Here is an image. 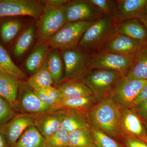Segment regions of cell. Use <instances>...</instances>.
<instances>
[{
  "label": "cell",
  "mask_w": 147,
  "mask_h": 147,
  "mask_svg": "<svg viewBox=\"0 0 147 147\" xmlns=\"http://www.w3.org/2000/svg\"><path fill=\"white\" fill-rule=\"evenodd\" d=\"M122 110L108 97L98 102L87 113L91 127L97 129L118 141L122 137Z\"/></svg>",
  "instance_id": "cell-1"
},
{
  "label": "cell",
  "mask_w": 147,
  "mask_h": 147,
  "mask_svg": "<svg viewBox=\"0 0 147 147\" xmlns=\"http://www.w3.org/2000/svg\"><path fill=\"white\" fill-rule=\"evenodd\" d=\"M117 33L113 17L102 15L87 29L78 46L91 52L100 50Z\"/></svg>",
  "instance_id": "cell-2"
},
{
  "label": "cell",
  "mask_w": 147,
  "mask_h": 147,
  "mask_svg": "<svg viewBox=\"0 0 147 147\" xmlns=\"http://www.w3.org/2000/svg\"><path fill=\"white\" fill-rule=\"evenodd\" d=\"M122 76L115 70L92 69L89 70L79 80L90 89L99 102L109 96L117 82Z\"/></svg>",
  "instance_id": "cell-3"
},
{
  "label": "cell",
  "mask_w": 147,
  "mask_h": 147,
  "mask_svg": "<svg viewBox=\"0 0 147 147\" xmlns=\"http://www.w3.org/2000/svg\"><path fill=\"white\" fill-rule=\"evenodd\" d=\"M134 56H126L102 50L92 51L89 59V69L115 70L125 76L134 62Z\"/></svg>",
  "instance_id": "cell-4"
},
{
  "label": "cell",
  "mask_w": 147,
  "mask_h": 147,
  "mask_svg": "<svg viewBox=\"0 0 147 147\" xmlns=\"http://www.w3.org/2000/svg\"><path fill=\"white\" fill-rule=\"evenodd\" d=\"M94 21L67 23L48 40L54 49L65 50L79 46L84 34Z\"/></svg>",
  "instance_id": "cell-5"
},
{
  "label": "cell",
  "mask_w": 147,
  "mask_h": 147,
  "mask_svg": "<svg viewBox=\"0 0 147 147\" xmlns=\"http://www.w3.org/2000/svg\"><path fill=\"white\" fill-rule=\"evenodd\" d=\"M147 82L146 80L129 79L122 76L117 82L108 97L117 103L122 111L131 109L135 99Z\"/></svg>",
  "instance_id": "cell-6"
},
{
  "label": "cell",
  "mask_w": 147,
  "mask_h": 147,
  "mask_svg": "<svg viewBox=\"0 0 147 147\" xmlns=\"http://www.w3.org/2000/svg\"><path fill=\"white\" fill-rule=\"evenodd\" d=\"M66 5L61 7L44 5L38 23V40L39 43L48 41L66 24Z\"/></svg>",
  "instance_id": "cell-7"
},
{
  "label": "cell",
  "mask_w": 147,
  "mask_h": 147,
  "mask_svg": "<svg viewBox=\"0 0 147 147\" xmlns=\"http://www.w3.org/2000/svg\"><path fill=\"white\" fill-rule=\"evenodd\" d=\"M91 53V51L79 46L63 50L62 53L64 67L63 82L79 80L86 74L89 70L88 63Z\"/></svg>",
  "instance_id": "cell-8"
},
{
  "label": "cell",
  "mask_w": 147,
  "mask_h": 147,
  "mask_svg": "<svg viewBox=\"0 0 147 147\" xmlns=\"http://www.w3.org/2000/svg\"><path fill=\"white\" fill-rule=\"evenodd\" d=\"M13 108L17 114H39L52 111L53 106L44 104L40 100L27 82L20 81Z\"/></svg>",
  "instance_id": "cell-9"
},
{
  "label": "cell",
  "mask_w": 147,
  "mask_h": 147,
  "mask_svg": "<svg viewBox=\"0 0 147 147\" xmlns=\"http://www.w3.org/2000/svg\"><path fill=\"white\" fill-rule=\"evenodd\" d=\"M44 5L32 0H0V17L28 16L39 18Z\"/></svg>",
  "instance_id": "cell-10"
},
{
  "label": "cell",
  "mask_w": 147,
  "mask_h": 147,
  "mask_svg": "<svg viewBox=\"0 0 147 147\" xmlns=\"http://www.w3.org/2000/svg\"><path fill=\"white\" fill-rule=\"evenodd\" d=\"M37 115L17 114L8 122L0 127V131L5 137L9 147H13L24 131L34 125Z\"/></svg>",
  "instance_id": "cell-11"
},
{
  "label": "cell",
  "mask_w": 147,
  "mask_h": 147,
  "mask_svg": "<svg viewBox=\"0 0 147 147\" xmlns=\"http://www.w3.org/2000/svg\"><path fill=\"white\" fill-rule=\"evenodd\" d=\"M147 9V0H117L113 9V19L117 23L139 18Z\"/></svg>",
  "instance_id": "cell-12"
},
{
  "label": "cell",
  "mask_w": 147,
  "mask_h": 147,
  "mask_svg": "<svg viewBox=\"0 0 147 147\" xmlns=\"http://www.w3.org/2000/svg\"><path fill=\"white\" fill-rule=\"evenodd\" d=\"M65 14L67 23L94 21L103 15L86 0L69 1L66 5Z\"/></svg>",
  "instance_id": "cell-13"
},
{
  "label": "cell",
  "mask_w": 147,
  "mask_h": 147,
  "mask_svg": "<svg viewBox=\"0 0 147 147\" xmlns=\"http://www.w3.org/2000/svg\"><path fill=\"white\" fill-rule=\"evenodd\" d=\"M121 127L122 137L138 138L147 143L146 131L144 123L133 109L122 110Z\"/></svg>",
  "instance_id": "cell-14"
},
{
  "label": "cell",
  "mask_w": 147,
  "mask_h": 147,
  "mask_svg": "<svg viewBox=\"0 0 147 147\" xmlns=\"http://www.w3.org/2000/svg\"><path fill=\"white\" fill-rule=\"evenodd\" d=\"M65 116L64 110L38 114L34 126L46 139L61 128Z\"/></svg>",
  "instance_id": "cell-15"
},
{
  "label": "cell",
  "mask_w": 147,
  "mask_h": 147,
  "mask_svg": "<svg viewBox=\"0 0 147 147\" xmlns=\"http://www.w3.org/2000/svg\"><path fill=\"white\" fill-rule=\"evenodd\" d=\"M144 46L125 35L117 33L100 50L126 56H134Z\"/></svg>",
  "instance_id": "cell-16"
},
{
  "label": "cell",
  "mask_w": 147,
  "mask_h": 147,
  "mask_svg": "<svg viewBox=\"0 0 147 147\" xmlns=\"http://www.w3.org/2000/svg\"><path fill=\"white\" fill-rule=\"evenodd\" d=\"M117 33L125 35L143 46L147 44V31L140 20L134 18L116 24Z\"/></svg>",
  "instance_id": "cell-17"
},
{
  "label": "cell",
  "mask_w": 147,
  "mask_h": 147,
  "mask_svg": "<svg viewBox=\"0 0 147 147\" xmlns=\"http://www.w3.org/2000/svg\"><path fill=\"white\" fill-rule=\"evenodd\" d=\"M64 110L65 116L61 127L69 132L78 129L91 128L87 113L72 109Z\"/></svg>",
  "instance_id": "cell-18"
},
{
  "label": "cell",
  "mask_w": 147,
  "mask_h": 147,
  "mask_svg": "<svg viewBox=\"0 0 147 147\" xmlns=\"http://www.w3.org/2000/svg\"><path fill=\"white\" fill-rule=\"evenodd\" d=\"M98 103L94 95L83 97H64L60 102L53 106L52 111L72 109L88 113Z\"/></svg>",
  "instance_id": "cell-19"
},
{
  "label": "cell",
  "mask_w": 147,
  "mask_h": 147,
  "mask_svg": "<svg viewBox=\"0 0 147 147\" xmlns=\"http://www.w3.org/2000/svg\"><path fill=\"white\" fill-rule=\"evenodd\" d=\"M64 97H86L93 95L90 89L80 80H68L59 85L57 88Z\"/></svg>",
  "instance_id": "cell-20"
},
{
  "label": "cell",
  "mask_w": 147,
  "mask_h": 147,
  "mask_svg": "<svg viewBox=\"0 0 147 147\" xmlns=\"http://www.w3.org/2000/svg\"><path fill=\"white\" fill-rule=\"evenodd\" d=\"M19 80L3 72L0 74V96L13 106L18 96Z\"/></svg>",
  "instance_id": "cell-21"
},
{
  "label": "cell",
  "mask_w": 147,
  "mask_h": 147,
  "mask_svg": "<svg viewBox=\"0 0 147 147\" xmlns=\"http://www.w3.org/2000/svg\"><path fill=\"white\" fill-rule=\"evenodd\" d=\"M45 62L54 83L58 85L62 83L64 79V67L62 58L57 49L47 53Z\"/></svg>",
  "instance_id": "cell-22"
},
{
  "label": "cell",
  "mask_w": 147,
  "mask_h": 147,
  "mask_svg": "<svg viewBox=\"0 0 147 147\" xmlns=\"http://www.w3.org/2000/svg\"><path fill=\"white\" fill-rule=\"evenodd\" d=\"M125 76L129 79L147 80V44L135 55L133 65Z\"/></svg>",
  "instance_id": "cell-23"
},
{
  "label": "cell",
  "mask_w": 147,
  "mask_h": 147,
  "mask_svg": "<svg viewBox=\"0 0 147 147\" xmlns=\"http://www.w3.org/2000/svg\"><path fill=\"white\" fill-rule=\"evenodd\" d=\"M0 72L9 74L19 81H24L27 75L13 63L9 54L0 42Z\"/></svg>",
  "instance_id": "cell-24"
},
{
  "label": "cell",
  "mask_w": 147,
  "mask_h": 147,
  "mask_svg": "<svg viewBox=\"0 0 147 147\" xmlns=\"http://www.w3.org/2000/svg\"><path fill=\"white\" fill-rule=\"evenodd\" d=\"M45 139L32 125L24 131L12 147H45Z\"/></svg>",
  "instance_id": "cell-25"
},
{
  "label": "cell",
  "mask_w": 147,
  "mask_h": 147,
  "mask_svg": "<svg viewBox=\"0 0 147 147\" xmlns=\"http://www.w3.org/2000/svg\"><path fill=\"white\" fill-rule=\"evenodd\" d=\"M47 51V45L39 43L27 59L25 66L32 75L38 71L45 62Z\"/></svg>",
  "instance_id": "cell-26"
},
{
  "label": "cell",
  "mask_w": 147,
  "mask_h": 147,
  "mask_svg": "<svg viewBox=\"0 0 147 147\" xmlns=\"http://www.w3.org/2000/svg\"><path fill=\"white\" fill-rule=\"evenodd\" d=\"M29 85L34 90H39L52 86L54 84L45 61L41 68L27 79Z\"/></svg>",
  "instance_id": "cell-27"
},
{
  "label": "cell",
  "mask_w": 147,
  "mask_h": 147,
  "mask_svg": "<svg viewBox=\"0 0 147 147\" xmlns=\"http://www.w3.org/2000/svg\"><path fill=\"white\" fill-rule=\"evenodd\" d=\"M69 147H96L91 128L69 132Z\"/></svg>",
  "instance_id": "cell-28"
},
{
  "label": "cell",
  "mask_w": 147,
  "mask_h": 147,
  "mask_svg": "<svg viewBox=\"0 0 147 147\" xmlns=\"http://www.w3.org/2000/svg\"><path fill=\"white\" fill-rule=\"evenodd\" d=\"M35 35V29L34 26L28 27L18 38L13 49L15 57H22L31 46Z\"/></svg>",
  "instance_id": "cell-29"
},
{
  "label": "cell",
  "mask_w": 147,
  "mask_h": 147,
  "mask_svg": "<svg viewBox=\"0 0 147 147\" xmlns=\"http://www.w3.org/2000/svg\"><path fill=\"white\" fill-rule=\"evenodd\" d=\"M22 23L16 20H11L4 22L0 26V36L5 44L9 43L16 36L21 30Z\"/></svg>",
  "instance_id": "cell-30"
},
{
  "label": "cell",
  "mask_w": 147,
  "mask_h": 147,
  "mask_svg": "<svg viewBox=\"0 0 147 147\" xmlns=\"http://www.w3.org/2000/svg\"><path fill=\"white\" fill-rule=\"evenodd\" d=\"M69 132L61 127L45 139V147H69Z\"/></svg>",
  "instance_id": "cell-31"
},
{
  "label": "cell",
  "mask_w": 147,
  "mask_h": 147,
  "mask_svg": "<svg viewBox=\"0 0 147 147\" xmlns=\"http://www.w3.org/2000/svg\"><path fill=\"white\" fill-rule=\"evenodd\" d=\"M91 128L96 147H123L118 141L102 131L94 127Z\"/></svg>",
  "instance_id": "cell-32"
},
{
  "label": "cell",
  "mask_w": 147,
  "mask_h": 147,
  "mask_svg": "<svg viewBox=\"0 0 147 147\" xmlns=\"http://www.w3.org/2000/svg\"><path fill=\"white\" fill-rule=\"evenodd\" d=\"M16 114L13 106L0 96V127L8 122Z\"/></svg>",
  "instance_id": "cell-33"
},
{
  "label": "cell",
  "mask_w": 147,
  "mask_h": 147,
  "mask_svg": "<svg viewBox=\"0 0 147 147\" xmlns=\"http://www.w3.org/2000/svg\"><path fill=\"white\" fill-rule=\"evenodd\" d=\"M93 7L103 15L112 16L115 1L114 0H86ZM113 17V16H112Z\"/></svg>",
  "instance_id": "cell-34"
},
{
  "label": "cell",
  "mask_w": 147,
  "mask_h": 147,
  "mask_svg": "<svg viewBox=\"0 0 147 147\" xmlns=\"http://www.w3.org/2000/svg\"><path fill=\"white\" fill-rule=\"evenodd\" d=\"M118 141L123 147H147V143L134 137H122Z\"/></svg>",
  "instance_id": "cell-35"
},
{
  "label": "cell",
  "mask_w": 147,
  "mask_h": 147,
  "mask_svg": "<svg viewBox=\"0 0 147 147\" xmlns=\"http://www.w3.org/2000/svg\"><path fill=\"white\" fill-rule=\"evenodd\" d=\"M133 109L144 123L147 122V99L134 106Z\"/></svg>",
  "instance_id": "cell-36"
},
{
  "label": "cell",
  "mask_w": 147,
  "mask_h": 147,
  "mask_svg": "<svg viewBox=\"0 0 147 147\" xmlns=\"http://www.w3.org/2000/svg\"><path fill=\"white\" fill-rule=\"evenodd\" d=\"M43 90L49 98L55 101L56 105L60 102L64 98L62 94L57 88L50 86Z\"/></svg>",
  "instance_id": "cell-37"
},
{
  "label": "cell",
  "mask_w": 147,
  "mask_h": 147,
  "mask_svg": "<svg viewBox=\"0 0 147 147\" xmlns=\"http://www.w3.org/2000/svg\"><path fill=\"white\" fill-rule=\"evenodd\" d=\"M69 1L66 0H47L42 1L43 4L55 7H61L66 5Z\"/></svg>",
  "instance_id": "cell-38"
},
{
  "label": "cell",
  "mask_w": 147,
  "mask_h": 147,
  "mask_svg": "<svg viewBox=\"0 0 147 147\" xmlns=\"http://www.w3.org/2000/svg\"><path fill=\"white\" fill-rule=\"evenodd\" d=\"M147 99V82L141 90L137 98L135 99L134 103V107L135 105Z\"/></svg>",
  "instance_id": "cell-39"
},
{
  "label": "cell",
  "mask_w": 147,
  "mask_h": 147,
  "mask_svg": "<svg viewBox=\"0 0 147 147\" xmlns=\"http://www.w3.org/2000/svg\"><path fill=\"white\" fill-rule=\"evenodd\" d=\"M138 19L142 22L147 31V9L142 13Z\"/></svg>",
  "instance_id": "cell-40"
},
{
  "label": "cell",
  "mask_w": 147,
  "mask_h": 147,
  "mask_svg": "<svg viewBox=\"0 0 147 147\" xmlns=\"http://www.w3.org/2000/svg\"><path fill=\"white\" fill-rule=\"evenodd\" d=\"M0 147H9L5 137L1 131H0Z\"/></svg>",
  "instance_id": "cell-41"
},
{
  "label": "cell",
  "mask_w": 147,
  "mask_h": 147,
  "mask_svg": "<svg viewBox=\"0 0 147 147\" xmlns=\"http://www.w3.org/2000/svg\"><path fill=\"white\" fill-rule=\"evenodd\" d=\"M145 127H146V131L147 136V122L144 123Z\"/></svg>",
  "instance_id": "cell-42"
},
{
  "label": "cell",
  "mask_w": 147,
  "mask_h": 147,
  "mask_svg": "<svg viewBox=\"0 0 147 147\" xmlns=\"http://www.w3.org/2000/svg\"><path fill=\"white\" fill-rule=\"evenodd\" d=\"M0 74H1V72H0Z\"/></svg>",
  "instance_id": "cell-43"
},
{
  "label": "cell",
  "mask_w": 147,
  "mask_h": 147,
  "mask_svg": "<svg viewBox=\"0 0 147 147\" xmlns=\"http://www.w3.org/2000/svg\"></svg>",
  "instance_id": "cell-44"
}]
</instances>
